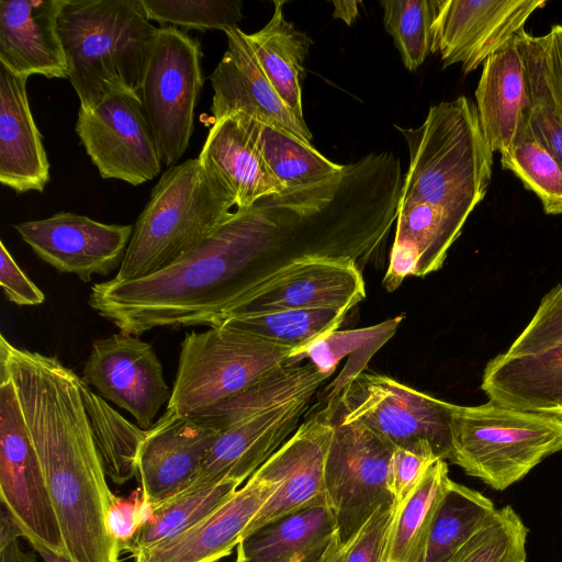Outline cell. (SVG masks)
I'll use <instances>...</instances> for the list:
<instances>
[{"label":"cell","mask_w":562,"mask_h":562,"mask_svg":"<svg viewBox=\"0 0 562 562\" xmlns=\"http://www.w3.org/2000/svg\"><path fill=\"white\" fill-rule=\"evenodd\" d=\"M438 459L440 458L428 443L414 448L396 447L394 449L389 464L387 486L396 504L411 494L429 467Z\"/></svg>","instance_id":"cell-44"},{"label":"cell","mask_w":562,"mask_h":562,"mask_svg":"<svg viewBox=\"0 0 562 562\" xmlns=\"http://www.w3.org/2000/svg\"><path fill=\"white\" fill-rule=\"evenodd\" d=\"M80 389L105 473L122 485L137 474V454L146 429L124 418L82 380Z\"/></svg>","instance_id":"cell-33"},{"label":"cell","mask_w":562,"mask_h":562,"mask_svg":"<svg viewBox=\"0 0 562 562\" xmlns=\"http://www.w3.org/2000/svg\"><path fill=\"white\" fill-rule=\"evenodd\" d=\"M495 510L490 498L449 479L419 562H449Z\"/></svg>","instance_id":"cell-31"},{"label":"cell","mask_w":562,"mask_h":562,"mask_svg":"<svg viewBox=\"0 0 562 562\" xmlns=\"http://www.w3.org/2000/svg\"><path fill=\"white\" fill-rule=\"evenodd\" d=\"M248 133L272 175L285 190L312 187L338 175L345 165L323 156L312 144L280 127L235 116Z\"/></svg>","instance_id":"cell-30"},{"label":"cell","mask_w":562,"mask_h":562,"mask_svg":"<svg viewBox=\"0 0 562 562\" xmlns=\"http://www.w3.org/2000/svg\"><path fill=\"white\" fill-rule=\"evenodd\" d=\"M0 498L22 537L31 546H42L67 557L56 512L15 386L1 368Z\"/></svg>","instance_id":"cell-11"},{"label":"cell","mask_w":562,"mask_h":562,"mask_svg":"<svg viewBox=\"0 0 562 562\" xmlns=\"http://www.w3.org/2000/svg\"><path fill=\"white\" fill-rule=\"evenodd\" d=\"M200 42L175 26L159 27L138 97L155 137L160 160L177 165L194 130L195 106L203 88Z\"/></svg>","instance_id":"cell-9"},{"label":"cell","mask_w":562,"mask_h":562,"mask_svg":"<svg viewBox=\"0 0 562 562\" xmlns=\"http://www.w3.org/2000/svg\"><path fill=\"white\" fill-rule=\"evenodd\" d=\"M515 37L487 58L475 90L483 135L501 155L513 146L529 110L524 63Z\"/></svg>","instance_id":"cell-28"},{"label":"cell","mask_w":562,"mask_h":562,"mask_svg":"<svg viewBox=\"0 0 562 562\" xmlns=\"http://www.w3.org/2000/svg\"><path fill=\"white\" fill-rule=\"evenodd\" d=\"M153 507L136 490L128 498L117 497L108 514V528L121 551H127L139 528L149 519Z\"/></svg>","instance_id":"cell-45"},{"label":"cell","mask_w":562,"mask_h":562,"mask_svg":"<svg viewBox=\"0 0 562 562\" xmlns=\"http://www.w3.org/2000/svg\"><path fill=\"white\" fill-rule=\"evenodd\" d=\"M438 0H384L383 23L404 66L416 70L431 53V29Z\"/></svg>","instance_id":"cell-38"},{"label":"cell","mask_w":562,"mask_h":562,"mask_svg":"<svg viewBox=\"0 0 562 562\" xmlns=\"http://www.w3.org/2000/svg\"><path fill=\"white\" fill-rule=\"evenodd\" d=\"M396 503L381 505L328 562H383Z\"/></svg>","instance_id":"cell-43"},{"label":"cell","mask_w":562,"mask_h":562,"mask_svg":"<svg viewBox=\"0 0 562 562\" xmlns=\"http://www.w3.org/2000/svg\"><path fill=\"white\" fill-rule=\"evenodd\" d=\"M333 431V409L328 405L304 420L254 473L277 483L278 488L256 514L244 537L283 515L328 501L325 463Z\"/></svg>","instance_id":"cell-17"},{"label":"cell","mask_w":562,"mask_h":562,"mask_svg":"<svg viewBox=\"0 0 562 562\" xmlns=\"http://www.w3.org/2000/svg\"><path fill=\"white\" fill-rule=\"evenodd\" d=\"M548 79L562 108V25H553L541 36Z\"/></svg>","instance_id":"cell-47"},{"label":"cell","mask_w":562,"mask_h":562,"mask_svg":"<svg viewBox=\"0 0 562 562\" xmlns=\"http://www.w3.org/2000/svg\"><path fill=\"white\" fill-rule=\"evenodd\" d=\"M289 233L262 198L236 209L192 252L146 278L91 286L88 303L120 331L222 326L243 290L285 252Z\"/></svg>","instance_id":"cell-2"},{"label":"cell","mask_w":562,"mask_h":562,"mask_svg":"<svg viewBox=\"0 0 562 562\" xmlns=\"http://www.w3.org/2000/svg\"><path fill=\"white\" fill-rule=\"evenodd\" d=\"M528 529L515 509H496L449 562H526Z\"/></svg>","instance_id":"cell-39"},{"label":"cell","mask_w":562,"mask_h":562,"mask_svg":"<svg viewBox=\"0 0 562 562\" xmlns=\"http://www.w3.org/2000/svg\"><path fill=\"white\" fill-rule=\"evenodd\" d=\"M291 351L227 326L190 331L181 341L167 409L179 415L210 409L285 366Z\"/></svg>","instance_id":"cell-7"},{"label":"cell","mask_w":562,"mask_h":562,"mask_svg":"<svg viewBox=\"0 0 562 562\" xmlns=\"http://www.w3.org/2000/svg\"><path fill=\"white\" fill-rule=\"evenodd\" d=\"M76 132L102 179L139 186L161 170L158 147L136 92L113 91L92 108H79Z\"/></svg>","instance_id":"cell-13"},{"label":"cell","mask_w":562,"mask_h":562,"mask_svg":"<svg viewBox=\"0 0 562 562\" xmlns=\"http://www.w3.org/2000/svg\"><path fill=\"white\" fill-rule=\"evenodd\" d=\"M481 389L501 405L562 419V342L533 355H497Z\"/></svg>","instance_id":"cell-24"},{"label":"cell","mask_w":562,"mask_h":562,"mask_svg":"<svg viewBox=\"0 0 562 562\" xmlns=\"http://www.w3.org/2000/svg\"><path fill=\"white\" fill-rule=\"evenodd\" d=\"M240 484L228 479L214 485L189 487L154 506L149 519L139 528L127 552L134 554L186 531L231 498Z\"/></svg>","instance_id":"cell-34"},{"label":"cell","mask_w":562,"mask_h":562,"mask_svg":"<svg viewBox=\"0 0 562 562\" xmlns=\"http://www.w3.org/2000/svg\"><path fill=\"white\" fill-rule=\"evenodd\" d=\"M446 460H436L401 503L389 531L383 562H419L448 475Z\"/></svg>","instance_id":"cell-32"},{"label":"cell","mask_w":562,"mask_h":562,"mask_svg":"<svg viewBox=\"0 0 562 562\" xmlns=\"http://www.w3.org/2000/svg\"><path fill=\"white\" fill-rule=\"evenodd\" d=\"M198 158L232 196L236 209L286 191L235 116L213 122Z\"/></svg>","instance_id":"cell-27"},{"label":"cell","mask_w":562,"mask_h":562,"mask_svg":"<svg viewBox=\"0 0 562 562\" xmlns=\"http://www.w3.org/2000/svg\"><path fill=\"white\" fill-rule=\"evenodd\" d=\"M360 1H333L334 16L350 25L358 16Z\"/></svg>","instance_id":"cell-49"},{"label":"cell","mask_w":562,"mask_h":562,"mask_svg":"<svg viewBox=\"0 0 562 562\" xmlns=\"http://www.w3.org/2000/svg\"><path fill=\"white\" fill-rule=\"evenodd\" d=\"M278 488L252 474L241 488L186 531L140 549L134 562H216L231 554L249 524Z\"/></svg>","instance_id":"cell-21"},{"label":"cell","mask_w":562,"mask_h":562,"mask_svg":"<svg viewBox=\"0 0 562 562\" xmlns=\"http://www.w3.org/2000/svg\"><path fill=\"white\" fill-rule=\"evenodd\" d=\"M329 402L334 417L357 420L395 447H432L438 458L451 453V403L383 374L360 371L347 379Z\"/></svg>","instance_id":"cell-8"},{"label":"cell","mask_w":562,"mask_h":562,"mask_svg":"<svg viewBox=\"0 0 562 562\" xmlns=\"http://www.w3.org/2000/svg\"><path fill=\"white\" fill-rule=\"evenodd\" d=\"M333 420L325 488L340 549L381 505L395 502L387 473L396 447L360 422L339 420L334 414Z\"/></svg>","instance_id":"cell-10"},{"label":"cell","mask_w":562,"mask_h":562,"mask_svg":"<svg viewBox=\"0 0 562 562\" xmlns=\"http://www.w3.org/2000/svg\"><path fill=\"white\" fill-rule=\"evenodd\" d=\"M401 319V317H396L359 329L333 330L292 350L286 364H296L303 359H310V362L322 374L329 378L339 361L346 356L360 351L374 353L393 336Z\"/></svg>","instance_id":"cell-40"},{"label":"cell","mask_w":562,"mask_h":562,"mask_svg":"<svg viewBox=\"0 0 562 562\" xmlns=\"http://www.w3.org/2000/svg\"><path fill=\"white\" fill-rule=\"evenodd\" d=\"M546 4L541 0H438L431 53L440 55L443 68L461 64L469 74L524 31L529 16Z\"/></svg>","instance_id":"cell-14"},{"label":"cell","mask_w":562,"mask_h":562,"mask_svg":"<svg viewBox=\"0 0 562 562\" xmlns=\"http://www.w3.org/2000/svg\"><path fill=\"white\" fill-rule=\"evenodd\" d=\"M0 368L11 378L72 562H119L108 528L117 498L108 485L80 382L55 356L0 336Z\"/></svg>","instance_id":"cell-1"},{"label":"cell","mask_w":562,"mask_h":562,"mask_svg":"<svg viewBox=\"0 0 562 562\" xmlns=\"http://www.w3.org/2000/svg\"><path fill=\"white\" fill-rule=\"evenodd\" d=\"M14 228L38 258L85 282L120 268L133 233L132 225L104 224L71 212L22 222Z\"/></svg>","instance_id":"cell-16"},{"label":"cell","mask_w":562,"mask_h":562,"mask_svg":"<svg viewBox=\"0 0 562 562\" xmlns=\"http://www.w3.org/2000/svg\"><path fill=\"white\" fill-rule=\"evenodd\" d=\"M501 162L539 198L547 214H562V168L535 137L527 117L510 149L501 155Z\"/></svg>","instance_id":"cell-37"},{"label":"cell","mask_w":562,"mask_h":562,"mask_svg":"<svg viewBox=\"0 0 562 562\" xmlns=\"http://www.w3.org/2000/svg\"><path fill=\"white\" fill-rule=\"evenodd\" d=\"M314 394H303L226 426L189 487L248 480L295 432Z\"/></svg>","instance_id":"cell-19"},{"label":"cell","mask_w":562,"mask_h":562,"mask_svg":"<svg viewBox=\"0 0 562 562\" xmlns=\"http://www.w3.org/2000/svg\"><path fill=\"white\" fill-rule=\"evenodd\" d=\"M59 7L60 0H1L0 65L21 76L68 79Z\"/></svg>","instance_id":"cell-22"},{"label":"cell","mask_w":562,"mask_h":562,"mask_svg":"<svg viewBox=\"0 0 562 562\" xmlns=\"http://www.w3.org/2000/svg\"><path fill=\"white\" fill-rule=\"evenodd\" d=\"M26 76L0 65V182L18 193L43 192L49 162L30 109Z\"/></svg>","instance_id":"cell-23"},{"label":"cell","mask_w":562,"mask_h":562,"mask_svg":"<svg viewBox=\"0 0 562 562\" xmlns=\"http://www.w3.org/2000/svg\"><path fill=\"white\" fill-rule=\"evenodd\" d=\"M347 313L336 308L292 310L236 316L222 326L239 329L295 350L338 329Z\"/></svg>","instance_id":"cell-36"},{"label":"cell","mask_w":562,"mask_h":562,"mask_svg":"<svg viewBox=\"0 0 562 562\" xmlns=\"http://www.w3.org/2000/svg\"><path fill=\"white\" fill-rule=\"evenodd\" d=\"M147 18L160 25L224 32L238 27L243 3L238 0H140Z\"/></svg>","instance_id":"cell-41"},{"label":"cell","mask_w":562,"mask_h":562,"mask_svg":"<svg viewBox=\"0 0 562 562\" xmlns=\"http://www.w3.org/2000/svg\"><path fill=\"white\" fill-rule=\"evenodd\" d=\"M235 202L199 158L169 167L133 226L114 282L157 273L198 248L234 212Z\"/></svg>","instance_id":"cell-5"},{"label":"cell","mask_w":562,"mask_h":562,"mask_svg":"<svg viewBox=\"0 0 562 562\" xmlns=\"http://www.w3.org/2000/svg\"><path fill=\"white\" fill-rule=\"evenodd\" d=\"M57 26L80 108L113 91L138 93L159 31L140 0H60Z\"/></svg>","instance_id":"cell-4"},{"label":"cell","mask_w":562,"mask_h":562,"mask_svg":"<svg viewBox=\"0 0 562 562\" xmlns=\"http://www.w3.org/2000/svg\"><path fill=\"white\" fill-rule=\"evenodd\" d=\"M235 562H245L241 554L237 552L236 561Z\"/></svg>","instance_id":"cell-51"},{"label":"cell","mask_w":562,"mask_h":562,"mask_svg":"<svg viewBox=\"0 0 562 562\" xmlns=\"http://www.w3.org/2000/svg\"><path fill=\"white\" fill-rule=\"evenodd\" d=\"M22 533L7 509L0 515V562H35L32 553L24 552L19 544Z\"/></svg>","instance_id":"cell-48"},{"label":"cell","mask_w":562,"mask_h":562,"mask_svg":"<svg viewBox=\"0 0 562 562\" xmlns=\"http://www.w3.org/2000/svg\"><path fill=\"white\" fill-rule=\"evenodd\" d=\"M338 550L337 527L328 501L271 520L237 546L245 562H328Z\"/></svg>","instance_id":"cell-25"},{"label":"cell","mask_w":562,"mask_h":562,"mask_svg":"<svg viewBox=\"0 0 562 562\" xmlns=\"http://www.w3.org/2000/svg\"><path fill=\"white\" fill-rule=\"evenodd\" d=\"M364 297L363 278L353 257L307 254L251 280L229 318L310 308L348 312Z\"/></svg>","instance_id":"cell-12"},{"label":"cell","mask_w":562,"mask_h":562,"mask_svg":"<svg viewBox=\"0 0 562 562\" xmlns=\"http://www.w3.org/2000/svg\"><path fill=\"white\" fill-rule=\"evenodd\" d=\"M32 547L40 554L44 562H72L66 555L55 553L42 546L34 544Z\"/></svg>","instance_id":"cell-50"},{"label":"cell","mask_w":562,"mask_h":562,"mask_svg":"<svg viewBox=\"0 0 562 562\" xmlns=\"http://www.w3.org/2000/svg\"><path fill=\"white\" fill-rule=\"evenodd\" d=\"M198 415L169 409L148 429L137 454V475L144 499L151 507L187 490L220 435Z\"/></svg>","instance_id":"cell-18"},{"label":"cell","mask_w":562,"mask_h":562,"mask_svg":"<svg viewBox=\"0 0 562 562\" xmlns=\"http://www.w3.org/2000/svg\"><path fill=\"white\" fill-rule=\"evenodd\" d=\"M284 1H274L270 21L246 38L265 76L282 101L301 121L303 115L301 77L312 41L285 20Z\"/></svg>","instance_id":"cell-29"},{"label":"cell","mask_w":562,"mask_h":562,"mask_svg":"<svg viewBox=\"0 0 562 562\" xmlns=\"http://www.w3.org/2000/svg\"><path fill=\"white\" fill-rule=\"evenodd\" d=\"M81 380L102 398L128 412L143 429L156 423L159 409L171 396L151 345L123 331L92 342Z\"/></svg>","instance_id":"cell-15"},{"label":"cell","mask_w":562,"mask_h":562,"mask_svg":"<svg viewBox=\"0 0 562 562\" xmlns=\"http://www.w3.org/2000/svg\"><path fill=\"white\" fill-rule=\"evenodd\" d=\"M562 342V283L541 300L535 315L506 353L533 355Z\"/></svg>","instance_id":"cell-42"},{"label":"cell","mask_w":562,"mask_h":562,"mask_svg":"<svg viewBox=\"0 0 562 562\" xmlns=\"http://www.w3.org/2000/svg\"><path fill=\"white\" fill-rule=\"evenodd\" d=\"M227 49L210 76L214 122L244 115L292 133L312 144L313 135L282 101L261 70L246 38L235 27L225 32Z\"/></svg>","instance_id":"cell-20"},{"label":"cell","mask_w":562,"mask_h":562,"mask_svg":"<svg viewBox=\"0 0 562 562\" xmlns=\"http://www.w3.org/2000/svg\"><path fill=\"white\" fill-rule=\"evenodd\" d=\"M450 461L468 475L504 491L562 450V419L501 405L452 404Z\"/></svg>","instance_id":"cell-6"},{"label":"cell","mask_w":562,"mask_h":562,"mask_svg":"<svg viewBox=\"0 0 562 562\" xmlns=\"http://www.w3.org/2000/svg\"><path fill=\"white\" fill-rule=\"evenodd\" d=\"M515 40L525 69L528 125L562 168V108L548 79L541 36H532L524 30Z\"/></svg>","instance_id":"cell-35"},{"label":"cell","mask_w":562,"mask_h":562,"mask_svg":"<svg viewBox=\"0 0 562 562\" xmlns=\"http://www.w3.org/2000/svg\"><path fill=\"white\" fill-rule=\"evenodd\" d=\"M0 285L7 300L19 306H35L45 302V294L23 272L4 243L0 241Z\"/></svg>","instance_id":"cell-46"},{"label":"cell","mask_w":562,"mask_h":562,"mask_svg":"<svg viewBox=\"0 0 562 562\" xmlns=\"http://www.w3.org/2000/svg\"><path fill=\"white\" fill-rule=\"evenodd\" d=\"M467 220L428 204L398 203L384 288L391 292L408 276L424 277L440 269Z\"/></svg>","instance_id":"cell-26"},{"label":"cell","mask_w":562,"mask_h":562,"mask_svg":"<svg viewBox=\"0 0 562 562\" xmlns=\"http://www.w3.org/2000/svg\"><path fill=\"white\" fill-rule=\"evenodd\" d=\"M409 165L400 203L428 204L469 217L492 179L493 154L475 104L465 97L432 105L416 128L397 127Z\"/></svg>","instance_id":"cell-3"}]
</instances>
